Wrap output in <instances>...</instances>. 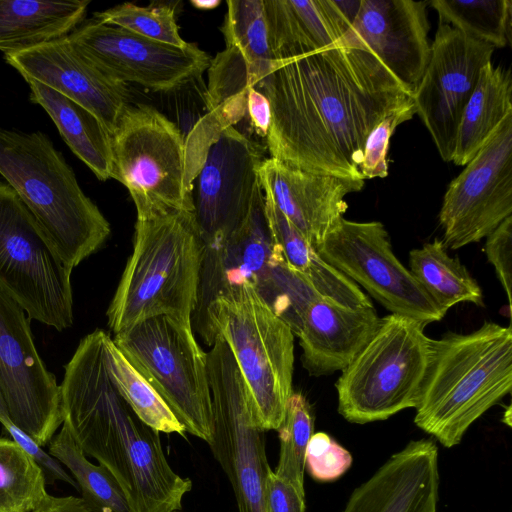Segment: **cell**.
<instances>
[{"instance_id":"obj_18","label":"cell","mask_w":512,"mask_h":512,"mask_svg":"<svg viewBox=\"0 0 512 512\" xmlns=\"http://www.w3.org/2000/svg\"><path fill=\"white\" fill-rule=\"evenodd\" d=\"M5 58L24 79L39 81L86 108L111 136L129 105L128 85L102 72L67 35Z\"/></svg>"},{"instance_id":"obj_9","label":"cell","mask_w":512,"mask_h":512,"mask_svg":"<svg viewBox=\"0 0 512 512\" xmlns=\"http://www.w3.org/2000/svg\"><path fill=\"white\" fill-rule=\"evenodd\" d=\"M113 342L185 431L209 443L214 425L207 353L196 341L192 325L155 316L116 333Z\"/></svg>"},{"instance_id":"obj_19","label":"cell","mask_w":512,"mask_h":512,"mask_svg":"<svg viewBox=\"0 0 512 512\" xmlns=\"http://www.w3.org/2000/svg\"><path fill=\"white\" fill-rule=\"evenodd\" d=\"M427 4L414 0H361L356 18L343 37L372 51L412 94L431 53Z\"/></svg>"},{"instance_id":"obj_15","label":"cell","mask_w":512,"mask_h":512,"mask_svg":"<svg viewBox=\"0 0 512 512\" xmlns=\"http://www.w3.org/2000/svg\"><path fill=\"white\" fill-rule=\"evenodd\" d=\"M29 320L0 288V390L14 424L41 447L63 423L61 390L36 350Z\"/></svg>"},{"instance_id":"obj_41","label":"cell","mask_w":512,"mask_h":512,"mask_svg":"<svg viewBox=\"0 0 512 512\" xmlns=\"http://www.w3.org/2000/svg\"><path fill=\"white\" fill-rule=\"evenodd\" d=\"M265 512H305V491L270 470L264 487Z\"/></svg>"},{"instance_id":"obj_17","label":"cell","mask_w":512,"mask_h":512,"mask_svg":"<svg viewBox=\"0 0 512 512\" xmlns=\"http://www.w3.org/2000/svg\"><path fill=\"white\" fill-rule=\"evenodd\" d=\"M263 148L233 126L211 143L193 185L194 215L204 247L233 232L246 217L256 189Z\"/></svg>"},{"instance_id":"obj_34","label":"cell","mask_w":512,"mask_h":512,"mask_svg":"<svg viewBox=\"0 0 512 512\" xmlns=\"http://www.w3.org/2000/svg\"><path fill=\"white\" fill-rule=\"evenodd\" d=\"M46 493L43 468L13 440L0 438V512H32Z\"/></svg>"},{"instance_id":"obj_38","label":"cell","mask_w":512,"mask_h":512,"mask_svg":"<svg viewBox=\"0 0 512 512\" xmlns=\"http://www.w3.org/2000/svg\"><path fill=\"white\" fill-rule=\"evenodd\" d=\"M416 113L413 101L384 117L369 133L363 149L359 171L362 178H385L388 175L387 154L395 129Z\"/></svg>"},{"instance_id":"obj_21","label":"cell","mask_w":512,"mask_h":512,"mask_svg":"<svg viewBox=\"0 0 512 512\" xmlns=\"http://www.w3.org/2000/svg\"><path fill=\"white\" fill-rule=\"evenodd\" d=\"M274 258L260 184L241 224L219 244L204 248L191 324L196 327L211 302L225 290L243 284L258 288L267 278Z\"/></svg>"},{"instance_id":"obj_25","label":"cell","mask_w":512,"mask_h":512,"mask_svg":"<svg viewBox=\"0 0 512 512\" xmlns=\"http://www.w3.org/2000/svg\"><path fill=\"white\" fill-rule=\"evenodd\" d=\"M264 213L274 249L322 297L349 307L371 306L369 297L352 280L325 262L301 232L264 193Z\"/></svg>"},{"instance_id":"obj_43","label":"cell","mask_w":512,"mask_h":512,"mask_svg":"<svg viewBox=\"0 0 512 512\" xmlns=\"http://www.w3.org/2000/svg\"><path fill=\"white\" fill-rule=\"evenodd\" d=\"M32 512H94L87 503L75 496H52L45 494Z\"/></svg>"},{"instance_id":"obj_22","label":"cell","mask_w":512,"mask_h":512,"mask_svg":"<svg viewBox=\"0 0 512 512\" xmlns=\"http://www.w3.org/2000/svg\"><path fill=\"white\" fill-rule=\"evenodd\" d=\"M440 476L434 441H410L350 495L342 512H437Z\"/></svg>"},{"instance_id":"obj_29","label":"cell","mask_w":512,"mask_h":512,"mask_svg":"<svg viewBox=\"0 0 512 512\" xmlns=\"http://www.w3.org/2000/svg\"><path fill=\"white\" fill-rule=\"evenodd\" d=\"M409 271L444 311L459 303L483 305L482 290L466 267L434 239L409 253Z\"/></svg>"},{"instance_id":"obj_40","label":"cell","mask_w":512,"mask_h":512,"mask_svg":"<svg viewBox=\"0 0 512 512\" xmlns=\"http://www.w3.org/2000/svg\"><path fill=\"white\" fill-rule=\"evenodd\" d=\"M485 253L488 261L494 267L511 306L512 286V216L507 217L487 237Z\"/></svg>"},{"instance_id":"obj_16","label":"cell","mask_w":512,"mask_h":512,"mask_svg":"<svg viewBox=\"0 0 512 512\" xmlns=\"http://www.w3.org/2000/svg\"><path fill=\"white\" fill-rule=\"evenodd\" d=\"M494 50L492 45L439 22L413 103L446 162L452 161L463 110Z\"/></svg>"},{"instance_id":"obj_30","label":"cell","mask_w":512,"mask_h":512,"mask_svg":"<svg viewBox=\"0 0 512 512\" xmlns=\"http://www.w3.org/2000/svg\"><path fill=\"white\" fill-rule=\"evenodd\" d=\"M220 30L226 47L243 58L247 88L254 87L275 66L271 50L264 0H228Z\"/></svg>"},{"instance_id":"obj_35","label":"cell","mask_w":512,"mask_h":512,"mask_svg":"<svg viewBox=\"0 0 512 512\" xmlns=\"http://www.w3.org/2000/svg\"><path fill=\"white\" fill-rule=\"evenodd\" d=\"M274 255L267 278L256 289L276 316L297 336L308 307L320 295L279 253L274 251Z\"/></svg>"},{"instance_id":"obj_2","label":"cell","mask_w":512,"mask_h":512,"mask_svg":"<svg viewBox=\"0 0 512 512\" xmlns=\"http://www.w3.org/2000/svg\"><path fill=\"white\" fill-rule=\"evenodd\" d=\"M109 334L85 336L60 385L63 423L85 455L115 479L130 512H173L192 488L169 465L159 432L145 425L118 391L107 364Z\"/></svg>"},{"instance_id":"obj_36","label":"cell","mask_w":512,"mask_h":512,"mask_svg":"<svg viewBox=\"0 0 512 512\" xmlns=\"http://www.w3.org/2000/svg\"><path fill=\"white\" fill-rule=\"evenodd\" d=\"M313 430L314 418L309 402L301 392L293 391L287 402L284 419L277 429L280 453L274 472L301 491H305V453Z\"/></svg>"},{"instance_id":"obj_3","label":"cell","mask_w":512,"mask_h":512,"mask_svg":"<svg viewBox=\"0 0 512 512\" xmlns=\"http://www.w3.org/2000/svg\"><path fill=\"white\" fill-rule=\"evenodd\" d=\"M512 389V329L494 322L432 339L414 423L444 447L458 445L469 427Z\"/></svg>"},{"instance_id":"obj_1","label":"cell","mask_w":512,"mask_h":512,"mask_svg":"<svg viewBox=\"0 0 512 512\" xmlns=\"http://www.w3.org/2000/svg\"><path fill=\"white\" fill-rule=\"evenodd\" d=\"M254 88L271 107L266 136L271 158L316 174L361 180L369 133L413 101L372 51L344 38L319 52L276 61Z\"/></svg>"},{"instance_id":"obj_32","label":"cell","mask_w":512,"mask_h":512,"mask_svg":"<svg viewBox=\"0 0 512 512\" xmlns=\"http://www.w3.org/2000/svg\"><path fill=\"white\" fill-rule=\"evenodd\" d=\"M439 22L479 41L503 48L511 42V0H432Z\"/></svg>"},{"instance_id":"obj_44","label":"cell","mask_w":512,"mask_h":512,"mask_svg":"<svg viewBox=\"0 0 512 512\" xmlns=\"http://www.w3.org/2000/svg\"><path fill=\"white\" fill-rule=\"evenodd\" d=\"M0 423L10 434L12 440L21 446L26 452L34 453L37 449L35 441L12 421L8 407L0 390Z\"/></svg>"},{"instance_id":"obj_37","label":"cell","mask_w":512,"mask_h":512,"mask_svg":"<svg viewBox=\"0 0 512 512\" xmlns=\"http://www.w3.org/2000/svg\"><path fill=\"white\" fill-rule=\"evenodd\" d=\"M93 18L164 44L177 47L188 44L180 35L172 3L139 6L127 2L96 12Z\"/></svg>"},{"instance_id":"obj_45","label":"cell","mask_w":512,"mask_h":512,"mask_svg":"<svg viewBox=\"0 0 512 512\" xmlns=\"http://www.w3.org/2000/svg\"><path fill=\"white\" fill-rule=\"evenodd\" d=\"M191 4L201 10H210L216 8L219 4V0H192Z\"/></svg>"},{"instance_id":"obj_10","label":"cell","mask_w":512,"mask_h":512,"mask_svg":"<svg viewBox=\"0 0 512 512\" xmlns=\"http://www.w3.org/2000/svg\"><path fill=\"white\" fill-rule=\"evenodd\" d=\"M71 273L17 193L0 183V288L30 319L62 331L73 324Z\"/></svg>"},{"instance_id":"obj_11","label":"cell","mask_w":512,"mask_h":512,"mask_svg":"<svg viewBox=\"0 0 512 512\" xmlns=\"http://www.w3.org/2000/svg\"><path fill=\"white\" fill-rule=\"evenodd\" d=\"M207 353L213 412L208 443L231 484L238 512H265L264 487L271 470L264 429L255 416L248 387L226 341L217 335Z\"/></svg>"},{"instance_id":"obj_6","label":"cell","mask_w":512,"mask_h":512,"mask_svg":"<svg viewBox=\"0 0 512 512\" xmlns=\"http://www.w3.org/2000/svg\"><path fill=\"white\" fill-rule=\"evenodd\" d=\"M218 133L206 125L198 144L152 106H127L112 134L111 178L122 183L137 218L194 211L193 185Z\"/></svg>"},{"instance_id":"obj_20","label":"cell","mask_w":512,"mask_h":512,"mask_svg":"<svg viewBox=\"0 0 512 512\" xmlns=\"http://www.w3.org/2000/svg\"><path fill=\"white\" fill-rule=\"evenodd\" d=\"M264 193L315 248L348 209L345 197L364 180L316 174L265 158L258 170Z\"/></svg>"},{"instance_id":"obj_39","label":"cell","mask_w":512,"mask_h":512,"mask_svg":"<svg viewBox=\"0 0 512 512\" xmlns=\"http://www.w3.org/2000/svg\"><path fill=\"white\" fill-rule=\"evenodd\" d=\"M350 452L325 432L313 433L305 453V469L321 482L341 477L352 465Z\"/></svg>"},{"instance_id":"obj_24","label":"cell","mask_w":512,"mask_h":512,"mask_svg":"<svg viewBox=\"0 0 512 512\" xmlns=\"http://www.w3.org/2000/svg\"><path fill=\"white\" fill-rule=\"evenodd\" d=\"M361 0H264L275 61L338 44L353 24Z\"/></svg>"},{"instance_id":"obj_26","label":"cell","mask_w":512,"mask_h":512,"mask_svg":"<svg viewBox=\"0 0 512 512\" xmlns=\"http://www.w3.org/2000/svg\"><path fill=\"white\" fill-rule=\"evenodd\" d=\"M89 0H0V50L23 51L71 33Z\"/></svg>"},{"instance_id":"obj_8","label":"cell","mask_w":512,"mask_h":512,"mask_svg":"<svg viewBox=\"0 0 512 512\" xmlns=\"http://www.w3.org/2000/svg\"><path fill=\"white\" fill-rule=\"evenodd\" d=\"M425 326L397 314L380 319L335 384L337 409L344 419L366 424L416 408L432 351Z\"/></svg>"},{"instance_id":"obj_23","label":"cell","mask_w":512,"mask_h":512,"mask_svg":"<svg viewBox=\"0 0 512 512\" xmlns=\"http://www.w3.org/2000/svg\"><path fill=\"white\" fill-rule=\"evenodd\" d=\"M380 319L373 305L349 307L319 296L297 334L303 367L317 377L342 371L371 339Z\"/></svg>"},{"instance_id":"obj_42","label":"cell","mask_w":512,"mask_h":512,"mask_svg":"<svg viewBox=\"0 0 512 512\" xmlns=\"http://www.w3.org/2000/svg\"><path fill=\"white\" fill-rule=\"evenodd\" d=\"M246 113L253 130L266 138L272 121L271 107L266 96L254 87L246 90Z\"/></svg>"},{"instance_id":"obj_33","label":"cell","mask_w":512,"mask_h":512,"mask_svg":"<svg viewBox=\"0 0 512 512\" xmlns=\"http://www.w3.org/2000/svg\"><path fill=\"white\" fill-rule=\"evenodd\" d=\"M107 364L121 396L145 425L157 432L185 434V428L168 405L130 364L111 337L107 340Z\"/></svg>"},{"instance_id":"obj_46","label":"cell","mask_w":512,"mask_h":512,"mask_svg":"<svg viewBox=\"0 0 512 512\" xmlns=\"http://www.w3.org/2000/svg\"><path fill=\"white\" fill-rule=\"evenodd\" d=\"M173 512H177V511H173Z\"/></svg>"},{"instance_id":"obj_31","label":"cell","mask_w":512,"mask_h":512,"mask_svg":"<svg viewBox=\"0 0 512 512\" xmlns=\"http://www.w3.org/2000/svg\"><path fill=\"white\" fill-rule=\"evenodd\" d=\"M49 454L71 472L82 499L94 512H130L115 479L103 466L87 459L64 424L50 440Z\"/></svg>"},{"instance_id":"obj_27","label":"cell","mask_w":512,"mask_h":512,"mask_svg":"<svg viewBox=\"0 0 512 512\" xmlns=\"http://www.w3.org/2000/svg\"><path fill=\"white\" fill-rule=\"evenodd\" d=\"M25 80L30 86L31 100L46 110L73 153L98 179L111 178L112 136L99 119L43 83Z\"/></svg>"},{"instance_id":"obj_4","label":"cell","mask_w":512,"mask_h":512,"mask_svg":"<svg viewBox=\"0 0 512 512\" xmlns=\"http://www.w3.org/2000/svg\"><path fill=\"white\" fill-rule=\"evenodd\" d=\"M194 211L137 218L133 250L107 310L116 334L167 315L191 324L204 252Z\"/></svg>"},{"instance_id":"obj_28","label":"cell","mask_w":512,"mask_h":512,"mask_svg":"<svg viewBox=\"0 0 512 512\" xmlns=\"http://www.w3.org/2000/svg\"><path fill=\"white\" fill-rule=\"evenodd\" d=\"M511 98L510 70L487 63L460 119L452 156L456 165H466L512 112Z\"/></svg>"},{"instance_id":"obj_14","label":"cell","mask_w":512,"mask_h":512,"mask_svg":"<svg viewBox=\"0 0 512 512\" xmlns=\"http://www.w3.org/2000/svg\"><path fill=\"white\" fill-rule=\"evenodd\" d=\"M70 42L112 79L153 92L181 88L204 73L209 55L195 43L177 47L91 18L67 35Z\"/></svg>"},{"instance_id":"obj_13","label":"cell","mask_w":512,"mask_h":512,"mask_svg":"<svg viewBox=\"0 0 512 512\" xmlns=\"http://www.w3.org/2000/svg\"><path fill=\"white\" fill-rule=\"evenodd\" d=\"M512 216V112L449 184L439 213L442 242L459 249Z\"/></svg>"},{"instance_id":"obj_7","label":"cell","mask_w":512,"mask_h":512,"mask_svg":"<svg viewBox=\"0 0 512 512\" xmlns=\"http://www.w3.org/2000/svg\"><path fill=\"white\" fill-rule=\"evenodd\" d=\"M196 332L209 346L220 335L248 387L256 420L277 430L293 393L294 334L251 284L232 287L209 305Z\"/></svg>"},{"instance_id":"obj_5","label":"cell","mask_w":512,"mask_h":512,"mask_svg":"<svg viewBox=\"0 0 512 512\" xmlns=\"http://www.w3.org/2000/svg\"><path fill=\"white\" fill-rule=\"evenodd\" d=\"M0 174L72 269L109 236V222L42 132L0 127Z\"/></svg>"},{"instance_id":"obj_12","label":"cell","mask_w":512,"mask_h":512,"mask_svg":"<svg viewBox=\"0 0 512 512\" xmlns=\"http://www.w3.org/2000/svg\"><path fill=\"white\" fill-rule=\"evenodd\" d=\"M315 249L325 262L365 289L391 314L424 325L445 316L446 312L395 256L381 222H356L342 217Z\"/></svg>"}]
</instances>
